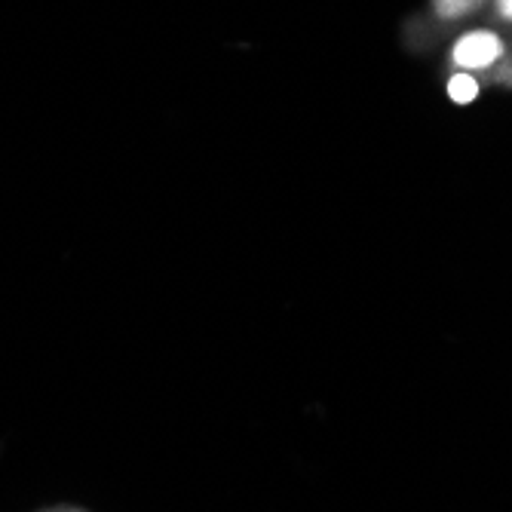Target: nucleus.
<instances>
[{
  "label": "nucleus",
  "instance_id": "4",
  "mask_svg": "<svg viewBox=\"0 0 512 512\" xmlns=\"http://www.w3.org/2000/svg\"><path fill=\"white\" fill-rule=\"evenodd\" d=\"M497 13H500L506 22H512V0H497Z\"/></svg>",
  "mask_w": 512,
  "mask_h": 512
},
{
  "label": "nucleus",
  "instance_id": "3",
  "mask_svg": "<svg viewBox=\"0 0 512 512\" xmlns=\"http://www.w3.org/2000/svg\"><path fill=\"white\" fill-rule=\"evenodd\" d=\"M482 4L485 0H433V10L442 19H463V16L476 13Z\"/></svg>",
  "mask_w": 512,
  "mask_h": 512
},
{
  "label": "nucleus",
  "instance_id": "2",
  "mask_svg": "<svg viewBox=\"0 0 512 512\" xmlns=\"http://www.w3.org/2000/svg\"><path fill=\"white\" fill-rule=\"evenodd\" d=\"M448 96H451V102H457V105L473 102V99L479 96V80H476L473 74H467V71L454 74V77L448 80Z\"/></svg>",
  "mask_w": 512,
  "mask_h": 512
},
{
  "label": "nucleus",
  "instance_id": "1",
  "mask_svg": "<svg viewBox=\"0 0 512 512\" xmlns=\"http://www.w3.org/2000/svg\"><path fill=\"white\" fill-rule=\"evenodd\" d=\"M503 56V40L491 31H470L454 43V65L463 71H482L497 65Z\"/></svg>",
  "mask_w": 512,
  "mask_h": 512
}]
</instances>
